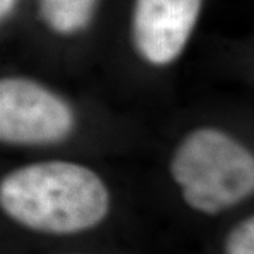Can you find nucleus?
Instances as JSON below:
<instances>
[{"label": "nucleus", "instance_id": "423d86ee", "mask_svg": "<svg viewBox=\"0 0 254 254\" xmlns=\"http://www.w3.org/2000/svg\"><path fill=\"white\" fill-rule=\"evenodd\" d=\"M226 254H254V219H245L235 226L226 237Z\"/></svg>", "mask_w": 254, "mask_h": 254}, {"label": "nucleus", "instance_id": "f03ea898", "mask_svg": "<svg viewBox=\"0 0 254 254\" xmlns=\"http://www.w3.org/2000/svg\"><path fill=\"white\" fill-rule=\"evenodd\" d=\"M170 173L190 208L218 215L247 199L254 190L253 154L227 133L202 127L184 137Z\"/></svg>", "mask_w": 254, "mask_h": 254}, {"label": "nucleus", "instance_id": "39448f33", "mask_svg": "<svg viewBox=\"0 0 254 254\" xmlns=\"http://www.w3.org/2000/svg\"><path fill=\"white\" fill-rule=\"evenodd\" d=\"M98 0H38L40 16L53 31L71 36L91 23Z\"/></svg>", "mask_w": 254, "mask_h": 254}, {"label": "nucleus", "instance_id": "7ed1b4c3", "mask_svg": "<svg viewBox=\"0 0 254 254\" xmlns=\"http://www.w3.org/2000/svg\"><path fill=\"white\" fill-rule=\"evenodd\" d=\"M69 105L41 83L18 75H0V145L55 144L72 133Z\"/></svg>", "mask_w": 254, "mask_h": 254}, {"label": "nucleus", "instance_id": "f257e3e1", "mask_svg": "<svg viewBox=\"0 0 254 254\" xmlns=\"http://www.w3.org/2000/svg\"><path fill=\"white\" fill-rule=\"evenodd\" d=\"M110 193L91 168L69 161L27 164L0 174V213L48 235H75L100 225Z\"/></svg>", "mask_w": 254, "mask_h": 254}, {"label": "nucleus", "instance_id": "20e7f679", "mask_svg": "<svg viewBox=\"0 0 254 254\" xmlns=\"http://www.w3.org/2000/svg\"><path fill=\"white\" fill-rule=\"evenodd\" d=\"M203 0H134L131 36L137 53L151 65L174 63L187 46Z\"/></svg>", "mask_w": 254, "mask_h": 254}]
</instances>
